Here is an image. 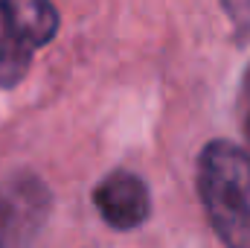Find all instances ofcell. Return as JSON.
Listing matches in <instances>:
<instances>
[{"instance_id":"cell-1","label":"cell","mask_w":250,"mask_h":248,"mask_svg":"<svg viewBox=\"0 0 250 248\" xmlns=\"http://www.w3.org/2000/svg\"><path fill=\"white\" fill-rule=\"evenodd\" d=\"M198 193L218 240L250 248V152L209 140L198 155Z\"/></svg>"},{"instance_id":"cell-2","label":"cell","mask_w":250,"mask_h":248,"mask_svg":"<svg viewBox=\"0 0 250 248\" xmlns=\"http://www.w3.org/2000/svg\"><path fill=\"white\" fill-rule=\"evenodd\" d=\"M59 32V12L50 0H0V88H15L35 50Z\"/></svg>"},{"instance_id":"cell-3","label":"cell","mask_w":250,"mask_h":248,"mask_svg":"<svg viewBox=\"0 0 250 248\" xmlns=\"http://www.w3.org/2000/svg\"><path fill=\"white\" fill-rule=\"evenodd\" d=\"M50 190L38 175L0 181V246L32 243L50 216Z\"/></svg>"},{"instance_id":"cell-4","label":"cell","mask_w":250,"mask_h":248,"mask_svg":"<svg viewBox=\"0 0 250 248\" xmlns=\"http://www.w3.org/2000/svg\"><path fill=\"white\" fill-rule=\"evenodd\" d=\"M93 204L105 225L114 231H134L151 216V193L134 173L117 170L105 175L93 190Z\"/></svg>"},{"instance_id":"cell-5","label":"cell","mask_w":250,"mask_h":248,"mask_svg":"<svg viewBox=\"0 0 250 248\" xmlns=\"http://www.w3.org/2000/svg\"><path fill=\"white\" fill-rule=\"evenodd\" d=\"M239 125H242V137L250 152V64L242 76V88H239Z\"/></svg>"},{"instance_id":"cell-6","label":"cell","mask_w":250,"mask_h":248,"mask_svg":"<svg viewBox=\"0 0 250 248\" xmlns=\"http://www.w3.org/2000/svg\"><path fill=\"white\" fill-rule=\"evenodd\" d=\"M221 3H224L227 15L233 18L239 35H245V32L250 29V0H221Z\"/></svg>"}]
</instances>
